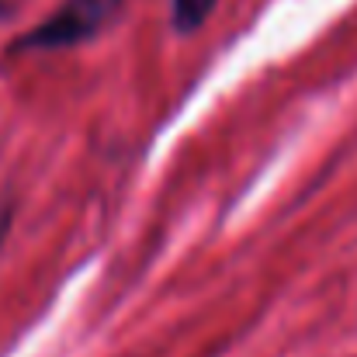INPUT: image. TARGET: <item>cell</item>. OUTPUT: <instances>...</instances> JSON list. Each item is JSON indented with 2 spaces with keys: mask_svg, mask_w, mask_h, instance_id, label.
I'll return each mask as SVG.
<instances>
[{
  "mask_svg": "<svg viewBox=\"0 0 357 357\" xmlns=\"http://www.w3.org/2000/svg\"><path fill=\"white\" fill-rule=\"evenodd\" d=\"M128 0H63L42 24L24 31L14 49L17 52H56L73 49L91 38H98L115 17L121 14Z\"/></svg>",
  "mask_w": 357,
  "mask_h": 357,
  "instance_id": "cell-1",
  "label": "cell"
},
{
  "mask_svg": "<svg viewBox=\"0 0 357 357\" xmlns=\"http://www.w3.org/2000/svg\"><path fill=\"white\" fill-rule=\"evenodd\" d=\"M215 7H219V0H170L174 31H177V35H195V31L212 17Z\"/></svg>",
  "mask_w": 357,
  "mask_h": 357,
  "instance_id": "cell-2",
  "label": "cell"
},
{
  "mask_svg": "<svg viewBox=\"0 0 357 357\" xmlns=\"http://www.w3.org/2000/svg\"><path fill=\"white\" fill-rule=\"evenodd\" d=\"M10 222H14L10 205H0V246H3V239H7V233H10Z\"/></svg>",
  "mask_w": 357,
  "mask_h": 357,
  "instance_id": "cell-3",
  "label": "cell"
},
{
  "mask_svg": "<svg viewBox=\"0 0 357 357\" xmlns=\"http://www.w3.org/2000/svg\"><path fill=\"white\" fill-rule=\"evenodd\" d=\"M3 14H7V3H3V0H0V17H3Z\"/></svg>",
  "mask_w": 357,
  "mask_h": 357,
  "instance_id": "cell-4",
  "label": "cell"
}]
</instances>
